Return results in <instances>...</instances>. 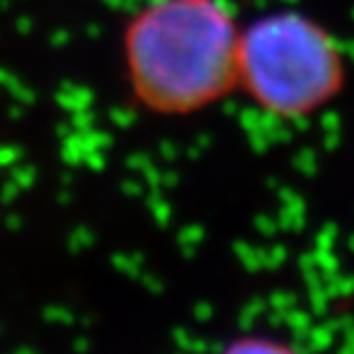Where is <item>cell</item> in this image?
<instances>
[{"label":"cell","mask_w":354,"mask_h":354,"mask_svg":"<svg viewBox=\"0 0 354 354\" xmlns=\"http://www.w3.org/2000/svg\"><path fill=\"white\" fill-rule=\"evenodd\" d=\"M240 21L227 0H149L122 35L133 101L156 117H192L238 92Z\"/></svg>","instance_id":"obj_1"},{"label":"cell","mask_w":354,"mask_h":354,"mask_svg":"<svg viewBox=\"0 0 354 354\" xmlns=\"http://www.w3.org/2000/svg\"><path fill=\"white\" fill-rule=\"evenodd\" d=\"M348 82V62L329 30L297 10L268 12L240 30L238 94L283 122L313 117Z\"/></svg>","instance_id":"obj_2"},{"label":"cell","mask_w":354,"mask_h":354,"mask_svg":"<svg viewBox=\"0 0 354 354\" xmlns=\"http://www.w3.org/2000/svg\"><path fill=\"white\" fill-rule=\"evenodd\" d=\"M250 354H288V352L277 350V348H256V350H252Z\"/></svg>","instance_id":"obj_3"}]
</instances>
